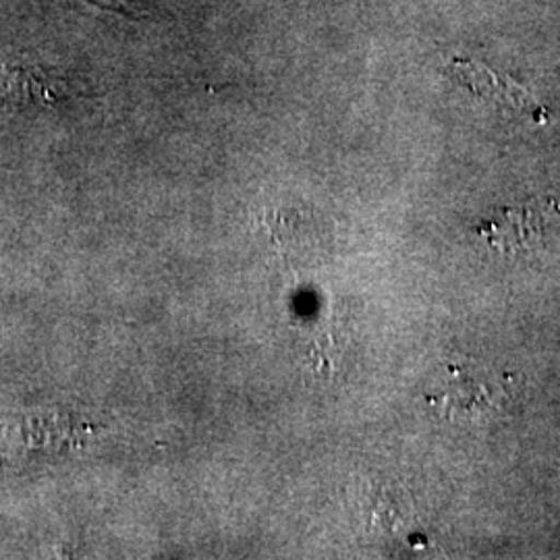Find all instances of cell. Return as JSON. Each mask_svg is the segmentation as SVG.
<instances>
[{
  "label": "cell",
  "mask_w": 560,
  "mask_h": 560,
  "mask_svg": "<svg viewBox=\"0 0 560 560\" xmlns=\"http://www.w3.org/2000/svg\"><path fill=\"white\" fill-rule=\"evenodd\" d=\"M478 233L504 256L540 249L560 237V203L540 200L506 208L481 224Z\"/></svg>",
  "instance_id": "cell-2"
},
{
  "label": "cell",
  "mask_w": 560,
  "mask_h": 560,
  "mask_svg": "<svg viewBox=\"0 0 560 560\" xmlns=\"http://www.w3.org/2000/svg\"><path fill=\"white\" fill-rule=\"evenodd\" d=\"M513 374H492L478 368H448L446 381L441 382L432 405L453 421H478L497 413L515 395Z\"/></svg>",
  "instance_id": "cell-1"
}]
</instances>
